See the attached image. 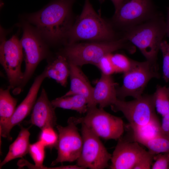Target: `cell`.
<instances>
[{
	"instance_id": "obj_1",
	"label": "cell",
	"mask_w": 169,
	"mask_h": 169,
	"mask_svg": "<svg viewBox=\"0 0 169 169\" xmlns=\"http://www.w3.org/2000/svg\"><path fill=\"white\" fill-rule=\"evenodd\" d=\"M75 1L53 0L27 19L43 38L52 43L66 40L74 22L72 7Z\"/></svg>"
},
{
	"instance_id": "obj_2",
	"label": "cell",
	"mask_w": 169,
	"mask_h": 169,
	"mask_svg": "<svg viewBox=\"0 0 169 169\" xmlns=\"http://www.w3.org/2000/svg\"><path fill=\"white\" fill-rule=\"evenodd\" d=\"M111 22L102 18L94 9L89 0H85L80 15L74 22L67 37L66 44L81 40L91 42L118 39Z\"/></svg>"
},
{
	"instance_id": "obj_3",
	"label": "cell",
	"mask_w": 169,
	"mask_h": 169,
	"mask_svg": "<svg viewBox=\"0 0 169 169\" xmlns=\"http://www.w3.org/2000/svg\"><path fill=\"white\" fill-rule=\"evenodd\" d=\"M166 35V20L159 12L152 18L124 31L121 38L137 47L146 60L156 63L161 43Z\"/></svg>"
},
{
	"instance_id": "obj_4",
	"label": "cell",
	"mask_w": 169,
	"mask_h": 169,
	"mask_svg": "<svg viewBox=\"0 0 169 169\" xmlns=\"http://www.w3.org/2000/svg\"><path fill=\"white\" fill-rule=\"evenodd\" d=\"M120 49L133 54L136 51V47L120 38L110 41L67 44L61 54L66 57L69 62L79 66L87 64L96 66L105 55Z\"/></svg>"
},
{
	"instance_id": "obj_5",
	"label": "cell",
	"mask_w": 169,
	"mask_h": 169,
	"mask_svg": "<svg viewBox=\"0 0 169 169\" xmlns=\"http://www.w3.org/2000/svg\"><path fill=\"white\" fill-rule=\"evenodd\" d=\"M157 68L156 63L146 60H134L131 68L124 73L122 86L116 89L117 98L124 100L128 96L135 99L141 96L149 82L152 79L160 77Z\"/></svg>"
},
{
	"instance_id": "obj_6",
	"label": "cell",
	"mask_w": 169,
	"mask_h": 169,
	"mask_svg": "<svg viewBox=\"0 0 169 169\" xmlns=\"http://www.w3.org/2000/svg\"><path fill=\"white\" fill-rule=\"evenodd\" d=\"M84 117H74L77 124H84L99 137L105 140H118L124 131L122 120L96 106L88 108Z\"/></svg>"
},
{
	"instance_id": "obj_7",
	"label": "cell",
	"mask_w": 169,
	"mask_h": 169,
	"mask_svg": "<svg viewBox=\"0 0 169 169\" xmlns=\"http://www.w3.org/2000/svg\"><path fill=\"white\" fill-rule=\"evenodd\" d=\"M159 13L152 0H124L115 11L111 22L114 28L124 32L152 18Z\"/></svg>"
},
{
	"instance_id": "obj_8",
	"label": "cell",
	"mask_w": 169,
	"mask_h": 169,
	"mask_svg": "<svg viewBox=\"0 0 169 169\" xmlns=\"http://www.w3.org/2000/svg\"><path fill=\"white\" fill-rule=\"evenodd\" d=\"M23 57L20 40L14 35L8 40L2 41L0 46V62L4 69L9 85L18 94L23 78L21 67Z\"/></svg>"
},
{
	"instance_id": "obj_9",
	"label": "cell",
	"mask_w": 169,
	"mask_h": 169,
	"mask_svg": "<svg viewBox=\"0 0 169 169\" xmlns=\"http://www.w3.org/2000/svg\"><path fill=\"white\" fill-rule=\"evenodd\" d=\"M23 31L20 41L24 54L25 68L21 91L32 76L39 63L48 54L47 48L43 38L35 28L24 23Z\"/></svg>"
},
{
	"instance_id": "obj_10",
	"label": "cell",
	"mask_w": 169,
	"mask_h": 169,
	"mask_svg": "<svg viewBox=\"0 0 169 169\" xmlns=\"http://www.w3.org/2000/svg\"><path fill=\"white\" fill-rule=\"evenodd\" d=\"M81 124L83 146L76 165L84 169L107 168L112 155L108 152L99 137L85 125Z\"/></svg>"
},
{
	"instance_id": "obj_11",
	"label": "cell",
	"mask_w": 169,
	"mask_h": 169,
	"mask_svg": "<svg viewBox=\"0 0 169 169\" xmlns=\"http://www.w3.org/2000/svg\"><path fill=\"white\" fill-rule=\"evenodd\" d=\"M67 125H56L58 140L56 147L57 156L51 163L53 166L64 162H72L79 158L83 146V139L79 132L74 117L69 118Z\"/></svg>"
},
{
	"instance_id": "obj_12",
	"label": "cell",
	"mask_w": 169,
	"mask_h": 169,
	"mask_svg": "<svg viewBox=\"0 0 169 169\" xmlns=\"http://www.w3.org/2000/svg\"><path fill=\"white\" fill-rule=\"evenodd\" d=\"M110 106L113 111L121 112L130 124L144 125L157 117L152 95H142L127 101L117 98Z\"/></svg>"
},
{
	"instance_id": "obj_13",
	"label": "cell",
	"mask_w": 169,
	"mask_h": 169,
	"mask_svg": "<svg viewBox=\"0 0 169 169\" xmlns=\"http://www.w3.org/2000/svg\"><path fill=\"white\" fill-rule=\"evenodd\" d=\"M118 140L112 155L110 168L133 169L148 151L136 141H130L122 136Z\"/></svg>"
},
{
	"instance_id": "obj_14",
	"label": "cell",
	"mask_w": 169,
	"mask_h": 169,
	"mask_svg": "<svg viewBox=\"0 0 169 169\" xmlns=\"http://www.w3.org/2000/svg\"><path fill=\"white\" fill-rule=\"evenodd\" d=\"M46 78L44 70L36 77L26 97L16 107L10 120L4 127L0 129V136L10 141L12 140L10 134L11 130L14 126L19 124L32 110L41 84Z\"/></svg>"
},
{
	"instance_id": "obj_15",
	"label": "cell",
	"mask_w": 169,
	"mask_h": 169,
	"mask_svg": "<svg viewBox=\"0 0 169 169\" xmlns=\"http://www.w3.org/2000/svg\"><path fill=\"white\" fill-rule=\"evenodd\" d=\"M55 107L49 99L47 92L42 88L40 95L32 109L29 122L41 130L57 125Z\"/></svg>"
},
{
	"instance_id": "obj_16",
	"label": "cell",
	"mask_w": 169,
	"mask_h": 169,
	"mask_svg": "<svg viewBox=\"0 0 169 169\" xmlns=\"http://www.w3.org/2000/svg\"><path fill=\"white\" fill-rule=\"evenodd\" d=\"M70 87L69 90L64 96L75 95H81L87 100L88 108L96 106L93 100L94 87L91 85L88 79L80 69L79 66L69 63Z\"/></svg>"
},
{
	"instance_id": "obj_17",
	"label": "cell",
	"mask_w": 169,
	"mask_h": 169,
	"mask_svg": "<svg viewBox=\"0 0 169 169\" xmlns=\"http://www.w3.org/2000/svg\"><path fill=\"white\" fill-rule=\"evenodd\" d=\"M117 85L111 75L101 74L94 88L93 100L95 104L98 105L101 108L113 104L117 99Z\"/></svg>"
},
{
	"instance_id": "obj_18",
	"label": "cell",
	"mask_w": 169,
	"mask_h": 169,
	"mask_svg": "<svg viewBox=\"0 0 169 169\" xmlns=\"http://www.w3.org/2000/svg\"><path fill=\"white\" fill-rule=\"evenodd\" d=\"M46 78H52L62 86L65 87L69 76V62L66 57L59 54L52 61L49 63L44 70Z\"/></svg>"
},
{
	"instance_id": "obj_19",
	"label": "cell",
	"mask_w": 169,
	"mask_h": 169,
	"mask_svg": "<svg viewBox=\"0 0 169 169\" xmlns=\"http://www.w3.org/2000/svg\"><path fill=\"white\" fill-rule=\"evenodd\" d=\"M30 136L28 128L21 125L20 131L17 137L10 145L7 154L0 162V169L8 162L15 159L23 158L28 152Z\"/></svg>"
},
{
	"instance_id": "obj_20",
	"label": "cell",
	"mask_w": 169,
	"mask_h": 169,
	"mask_svg": "<svg viewBox=\"0 0 169 169\" xmlns=\"http://www.w3.org/2000/svg\"><path fill=\"white\" fill-rule=\"evenodd\" d=\"M132 132L133 141L141 145L161 134V123L158 117L150 123L142 125L129 124Z\"/></svg>"
},
{
	"instance_id": "obj_21",
	"label": "cell",
	"mask_w": 169,
	"mask_h": 169,
	"mask_svg": "<svg viewBox=\"0 0 169 169\" xmlns=\"http://www.w3.org/2000/svg\"><path fill=\"white\" fill-rule=\"evenodd\" d=\"M11 89L9 85L6 89L0 90V129L8 123L16 108L17 100L11 95Z\"/></svg>"
},
{
	"instance_id": "obj_22",
	"label": "cell",
	"mask_w": 169,
	"mask_h": 169,
	"mask_svg": "<svg viewBox=\"0 0 169 169\" xmlns=\"http://www.w3.org/2000/svg\"><path fill=\"white\" fill-rule=\"evenodd\" d=\"M55 108L75 110L80 114L86 113L88 103L83 96L75 95L57 98L51 101Z\"/></svg>"
},
{
	"instance_id": "obj_23",
	"label": "cell",
	"mask_w": 169,
	"mask_h": 169,
	"mask_svg": "<svg viewBox=\"0 0 169 169\" xmlns=\"http://www.w3.org/2000/svg\"><path fill=\"white\" fill-rule=\"evenodd\" d=\"M155 109L162 116L169 111V91L166 86L157 85L152 95Z\"/></svg>"
},
{
	"instance_id": "obj_24",
	"label": "cell",
	"mask_w": 169,
	"mask_h": 169,
	"mask_svg": "<svg viewBox=\"0 0 169 169\" xmlns=\"http://www.w3.org/2000/svg\"><path fill=\"white\" fill-rule=\"evenodd\" d=\"M45 147L39 141L29 145L28 153L33 160L35 165H30L25 160H23L22 163L23 166H27L29 167L36 169H46L47 167L43 165V162L45 156Z\"/></svg>"
},
{
	"instance_id": "obj_25",
	"label": "cell",
	"mask_w": 169,
	"mask_h": 169,
	"mask_svg": "<svg viewBox=\"0 0 169 169\" xmlns=\"http://www.w3.org/2000/svg\"><path fill=\"white\" fill-rule=\"evenodd\" d=\"M153 155L169 152V138L161 133L142 144Z\"/></svg>"
},
{
	"instance_id": "obj_26",
	"label": "cell",
	"mask_w": 169,
	"mask_h": 169,
	"mask_svg": "<svg viewBox=\"0 0 169 169\" xmlns=\"http://www.w3.org/2000/svg\"><path fill=\"white\" fill-rule=\"evenodd\" d=\"M38 141L45 147L52 149L56 148L58 140V134L52 127H47L41 130Z\"/></svg>"
},
{
	"instance_id": "obj_27",
	"label": "cell",
	"mask_w": 169,
	"mask_h": 169,
	"mask_svg": "<svg viewBox=\"0 0 169 169\" xmlns=\"http://www.w3.org/2000/svg\"><path fill=\"white\" fill-rule=\"evenodd\" d=\"M111 59L115 73H123L131 68L133 60L124 54L119 53L111 54Z\"/></svg>"
},
{
	"instance_id": "obj_28",
	"label": "cell",
	"mask_w": 169,
	"mask_h": 169,
	"mask_svg": "<svg viewBox=\"0 0 169 169\" xmlns=\"http://www.w3.org/2000/svg\"><path fill=\"white\" fill-rule=\"evenodd\" d=\"M163 56V78L166 82L169 81V43L163 40L161 43L160 49Z\"/></svg>"
},
{
	"instance_id": "obj_29",
	"label": "cell",
	"mask_w": 169,
	"mask_h": 169,
	"mask_svg": "<svg viewBox=\"0 0 169 169\" xmlns=\"http://www.w3.org/2000/svg\"><path fill=\"white\" fill-rule=\"evenodd\" d=\"M112 53L108 54L104 56L96 65L101 71L102 74L108 75H111L115 73L111 59Z\"/></svg>"
},
{
	"instance_id": "obj_30",
	"label": "cell",
	"mask_w": 169,
	"mask_h": 169,
	"mask_svg": "<svg viewBox=\"0 0 169 169\" xmlns=\"http://www.w3.org/2000/svg\"><path fill=\"white\" fill-rule=\"evenodd\" d=\"M154 160L155 162L152 163L151 169H169V152L155 155Z\"/></svg>"
},
{
	"instance_id": "obj_31",
	"label": "cell",
	"mask_w": 169,
	"mask_h": 169,
	"mask_svg": "<svg viewBox=\"0 0 169 169\" xmlns=\"http://www.w3.org/2000/svg\"><path fill=\"white\" fill-rule=\"evenodd\" d=\"M154 155L148 151L147 153L135 165L133 169H151Z\"/></svg>"
},
{
	"instance_id": "obj_32",
	"label": "cell",
	"mask_w": 169,
	"mask_h": 169,
	"mask_svg": "<svg viewBox=\"0 0 169 169\" xmlns=\"http://www.w3.org/2000/svg\"><path fill=\"white\" fill-rule=\"evenodd\" d=\"M162 117L160 126L161 133L169 138V111Z\"/></svg>"
},
{
	"instance_id": "obj_33",
	"label": "cell",
	"mask_w": 169,
	"mask_h": 169,
	"mask_svg": "<svg viewBox=\"0 0 169 169\" xmlns=\"http://www.w3.org/2000/svg\"><path fill=\"white\" fill-rule=\"evenodd\" d=\"M100 3H103L105 0H98ZM113 4L115 11H116L119 7L124 0H110Z\"/></svg>"
},
{
	"instance_id": "obj_34",
	"label": "cell",
	"mask_w": 169,
	"mask_h": 169,
	"mask_svg": "<svg viewBox=\"0 0 169 169\" xmlns=\"http://www.w3.org/2000/svg\"><path fill=\"white\" fill-rule=\"evenodd\" d=\"M166 22V35L169 37V5L167 8Z\"/></svg>"
},
{
	"instance_id": "obj_35",
	"label": "cell",
	"mask_w": 169,
	"mask_h": 169,
	"mask_svg": "<svg viewBox=\"0 0 169 169\" xmlns=\"http://www.w3.org/2000/svg\"><path fill=\"white\" fill-rule=\"evenodd\" d=\"M169 91V87H168Z\"/></svg>"
}]
</instances>
